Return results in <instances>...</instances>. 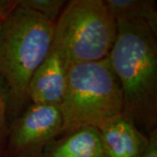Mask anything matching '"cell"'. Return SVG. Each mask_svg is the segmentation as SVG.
<instances>
[{
	"label": "cell",
	"instance_id": "8fae6325",
	"mask_svg": "<svg viewBox=\"0 0 157 157\" xmlns=\"http://www.w3.org/2000/svg\"><path fill=\"white\" fill-rule=\"evenodd\" d=\"M10 96L8 87L0 78V157H3L10 123Z\"/></svg>",
	"mask_w": 157,
	"mask_h": 157
},
{
	"label": "cell",
	"instance_id": "30bf717a",
	"mask_svg": "<svg viewBox=\"0 0 157 157\" xmlns=\"http://www.w3.org/2000/svg\"><path fill=\"white\" fill-rule=\"evenodd\" d=\"M15 3L38 12L53 22H56L66 6V1L63 0H18Z\"/></svg>",
	"mask_w": 157,
	"mask_h": 157
},
{
	"label": "cell",
	"instance_id": "9c48e42d",
	"mask_svg": "<svg viewBox=\"0 0 157 157\" xmlns=\"http://www.w3.org/2000/svg\"><path fill=\"white\" fill-rule=\"evenodd\" d=\"M116 20H128L146 24L157 34V8L149 0H105Z\"/></svg>",
	"mask_w": 157,
	"mask_h": 157
},
{
	"label": "cell",
	"instance_id": "6da1fadb",
	"mask_svg": "<svg viewBox=\"0 0 157 157\" xmlns=\"http://www.w3.org/2000/svg\"><path fill=\"white\" fill-rule=\"evenodd\" d=\"M117 21V34L108 59L123 98V114L142 133L156 129V34L146 24Z\"/></svg>",
	"mask_w": 157,
	"mask_h": 157
},
{
	"label": "cell",
	"instance_id": "3957f363",
	"mask_svg": "<svg viewBox=\"0 0 157 157\" xmlns=\"http://www.w3.org/2000/svg\"><path fill=\"white\" fill-rule=\"evenodd\" d=\"M62 134L82 127H99L123 113L121 85L108 57L72 65L67 88L59 106Z\"/></svg>",
	"mask_w": 157,
	"mask_h": 157
},
{
	"label": "cell",
	"instance_id": "5b68a950",
	"mask_svg": "<svg viewBox=\"0 0 157 157\" xmlns=\"http://www.w3.org/2000/svg\"><path fill=\"white\" fill-rule=\"evenodd\" d=\"M62 124L59 107L30 104L11 121L3 157H42Z\"/></svg>",
	"mask_w": 157,
	"mask_h": 157
},
{
	"label": "cell",
	"instance_id": "277c9868",
	"mask_svg": "<svg viewBox=\"0 0 157 157\" xmlns=\"http://www.w3.org/2000/svg\"><path fill=\"white\" fill-rule=\"evenodd\" d=\"M117 34V21L105 0H72L54 25L52 46L71 67L108 57Z\"/></svg>",
	"mask_w": 157,
	"mask_h": 157
},
{
	"label": "cell",
	"instance_id": "7c38bea8",
	"mask_svg": "<svg viewBox=\"0 0 157 157\" xmlns=\"http://www.w3.org/2000/svg\"><path fill=\"white\" fill-rule=\"evenodd\" d=\"M148 142L141 157H157V129L148 135Z\"/></svg>",
	"mask_w": 157,
	"mask_h": 157
},
{
	"label": "cell",
	"instance_id": "8992f818",
	"mask_svg": "<svg viewBox=\"0 0 157 157\" xmlns=\"http://www.w3.org/2000/svg\"><path fill=\"white\" fill-rule=\"evenodd\" d=\"M69 67L63 55L52 46L30 79L27 101L31 104L59 107L66 93Z\"/></svg>",
	"mask_w": 157,
	"mask_h": 157
},
{
	"label": "cell",
	"instance_id": "7a4b0ae2",
	"mask_svg": "<svg viewBox=\"0 0 157 157\" xmlns=\"http://www.w3.org/2000/svg\"><path fill=\"white\" fill-rule=\"evenodd\" d=\"M54 25L15 1L0 25V78L9 90L11 121L25 108L27 86L50 52Z\"/></svg>",
	"mask_w": 157,
	"mask_h": 157
},
{
	"label": "cell",
	"instance_id": "52a82bcc",
	"mask_svg": "<svg viewBox=\"0 0 157 157\" xmlns=\"http://www.w3.org/2000/svg\"><path fill=\"white\" fill-rule=\"evenodd\" d=\"M97 128L104 157H141L147 146L148 136L123 113Z\"/></svg>",
	"mask_w": 157,
	"mask_h": 157
},
{
	"label": "cell",
	"instance_id": "ba28073f",
	"mask_svg": "<svg viewBox=\"0 0 157 157\" xmlns=\"http://www.w3.org/2000/svg\"><path fill=\"white\" fill-rule=\"evenodd\" d=\"M42 157H104L95 127H82L59 135L45 147Z\"/></svg>",
	"mask_w": 157,
	"mask_h": 157
},
{
	"label": "cell",
	"instance_id": "4fadbf2b",
	"mask_svg": "<svg viewBox=\"0 0 157 157\" xmlns=\"http://www.w3.org/2000/svg\"><path fill=\"white\" fill-rule=\"evenodd\" d=\"M13 5L14 1H0V25Z\"/></svg>",
	"mask_w": 157,
	"mask_h": 157
}]
</instances>
